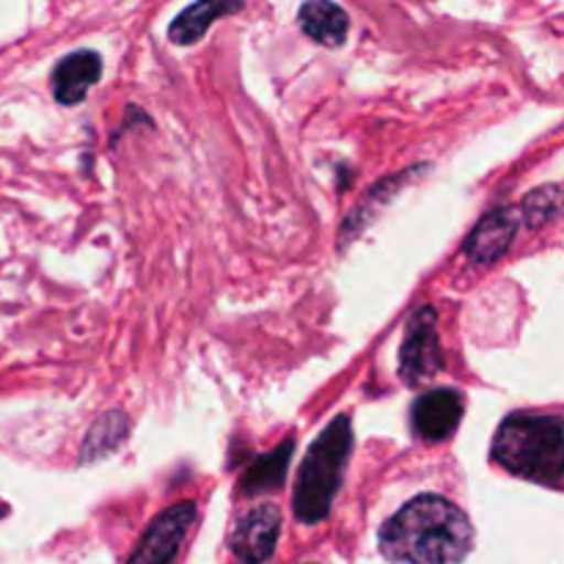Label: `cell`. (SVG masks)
<instances>
[{
  "label": "cell",
  "mask_w": 564,
  "mask_h": 564,
  "mask_svg": "<svg viewBox=\"0 0 564 564\" xmlns=\"http://www.w3.org/2000/svg\"><path fill=\"white\" fill-rule=\"evenodd\" d=\"M471 549L466 512L433 494L408 501L380 532V551L394 564H463Z\"/></svg>",
  "instance_id": "obj_1"
},
{
  "label": "cell",
  "mask_w": 564,
  "mask_h": 564,
  "mask_svg": "<svg viewBox=\"0 0 564 564\" xmlns=\"http://www.w3.org/2000/svg\"><path fill=\"white\" fill-rule=\"evenodd\" d=\"M490 455L516 477L560 490L564 477V419L560 413H512L501 422Z\"/></svg>",
  "instance_id": "obj_2"
},
{
  "label": "cell",
  "mask_w": 564,
  "mask_h": 564,
  "mask_svg": "<svg viewBox=\"0 0 564 564\" xmlns=\"http://www.w3.org/2000/svg\"><path fill=\"white\" fill-rule=\"evenodd\" d=\"M350 455L352 419L341 413L317 435V441L308 446L306 457H303L295 499H292L297 521L314 527V523H323L328 518L336 494L341 488V479H345Z\"/></svg>",
  "instance_id": "obj_3"
},
{
  "label": "cell",
  "mask_w": 564,
  "mask_h": 564,
  "mask_svg": "<svg viewBox=\"0 0 564 564\" xmlns=\"http://www.w3.org/2000/svg\"><path fill=\"white\" fill-rule=\"evenodd\" d=\"M438 314L433 306H422L408 319L405 339L400 347V378L408 386H422L444 369V350L438 339Z\"/></svg>",
  "instance_id": "obj_4"
},
{
  "label": "cell",
  "mask_w": 564,
  "mask_h": 564,
  "mask_svg": "<svg viewBox=\"0 0 564 564\" xmlns=\"http://www.w3.org/2000/svg\"><path fill=\"white\" fill-rule=\"evenodd\" d=\"M193 521H196V501H180L163 510L149 523L135 554L127 564H174Z\"/></svg>",
  "instance_id": "obj_5"
},
{
  "label": "cell",
  "mask_w": 564,
  "mask_h": 564,
  "mask_svg": "<svg viewBox=\"0 0 564 564\" xmlns=\"http://www.w3.org/2000/svg\"><path fill=\"white\" fill-rule=\"evenodd\" d=\"M281 534V516L273 505H259L248 510L231 532V554L240 564H264L273 556Z\"/></svg>",
  "instance_id": "obj_6"
},
{
  "label": "cell",
  "mask_w": 564,
  "mask_h": 564,
  "mask_svg": "<svg viewBox=\"0 0 564 564\" xmlns=\"http://www.w3.org/2000/svg\"><path fill=\"white\" fill-rule=\"evenodd\" d=\"M463 411H466V400H463V394L457 389L427 391V394H422L413 402V433L422 441H430V444L446 441L460 427Z\"/></svg>",
  "instance_id": "obj_7"
},
{
  "label": "cell",
  "mask_w": 564,
  "mask_h": 564,
  "mask_svg": "<svg viewBox=\"0 0 564 564\" xmlns=\"http://www.w3.org/2000/svg\"><path fill=\"white\" fill-rule=\"evenodd\" d=\"M518 229H521V209L518 207H501L485 215L468 235L466 257L477 264H490L496 259L505 257L510 251L512 240H516Z\"/></svg>",
  "instance_id": "obj_8"
},
{
  "label": "cell",
  "mask_w": 564,
  "mask_h": 564,
  "mask_svg": "<svg viewBox=\"0 0 564 564\" xmlns=\"http://www.w3.org/2000/svg\"><path fill=\"white\" fill-rule=\"evenodd\" d=\"M102 75V61L94 50H75L64 55L53 69V97L61 105L72 108L88 97L94 83Z\"/></svg>",
  "instance_id": "obj_9"
},
{
  "label": "cell",
  "mask_w": 564,
  "mask_h": 564,
  "mask_svg": "<svg viewBox=\"0 0 564 564\" xmlns=\"http://www.w3.org/2000/svg\"><path fill=\"white\" fill-rule=\"evenodd\" d=\"M297 25L314 42L325 47H341L350 31V17L334 0H306L297 11Z\"/></svg>",
  "instance_id": "obj_10"
},
{
  "label": "cell",
  "mask_w": 564,
  "mask_h": 564,
  "mask_svg": "<svg viewBox=\"0 0 564 564\" xmlns=\"http://www.w3.org/2000/svg\"><path fill=\"white\" fill-rule=\"evenodd\" d=\"M242 0H196L193 6H187L185 11H180L174 22L169 25V39L174 44H196L204 33L209 31L213 22H218L220 17H229L242 11Z\"/></svg>",
  "instance_id": "obj_11"
},
{
  "label": "cell",
  "mask_w": 564,
  "mask_h": 564,
  "mask_svg": "<svg viewBox=\"0 0 564 564\" xmlns=\"http://www.w3.org/2000/svg\"><path fill=\"white\" fill-rule=\"evenodd\" d=\"M292 449H295V444H292V441H284V444L275 446L273 452L257 457V460L246 468V474H242V479H240L242 494L257 496V494H270V490H279L286 479V468H290Z\"/></svg>",
  "instance_id": "obj_12"
},
{
  "label": "cell",
  "mask_w": 564,
  "mask_h": 564,
  "mask_svg": "<svg viewBox=\"0 0 564 564\" xmlns=\"http://www.w3.org/2000/svg\"><path fill=\"white\" fill-rule=\"evenodd\" d=\"M127 433H130V419H127L124 413L121 411L102 413V416L91 424V430H88L86 444H83L80 449V460L94 463L99 460V457L110 455V452L127 438Z\"/></svg>",
  "instance_id": "obj_13"
},
{
  "label": "cell",
  "mask_w": 564,
  "mask_h": 564,
  "mask_svg": "<svg viewBox=\"0 0 564 564\" xmlns=\"http://www.w3.org/2000/svg\"><path fill=\"white\" fill-rule=\"evenodd\" d=\"M518 209H521V220H527L529 229L549 226L551 220L560 218L562 213L560 185L538 187V191H532L527 198H523V204Z\"/></svg>",
  "instance_id": "obj_14"
},
{
  "label": "cell",
  "mask_w": 564,
  "mask_h": 564,
  "mask_svg": "<svg viewBox=\"0 0 564 564\" xmlns=\"http://www.w3.org/2000/svg\"><path fill=\"white\" fill-rule=\"evenodd\" d=\"M0 516H6V507L3 505H0Z\"/></svg>",
  "instance_id": "obj_15"
}]
</instances>
